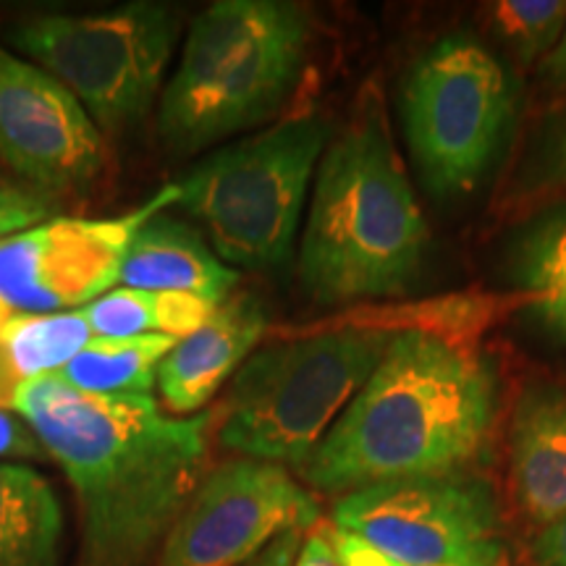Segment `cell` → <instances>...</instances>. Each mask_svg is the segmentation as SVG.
<instances>
[{
	"label": "cell",
	"instance_id": "cell-1",
	"mask_svg": "<svg viewBox=\"0 0 566 566\" xmlns=\"http://www.w3.org/2000/svg\"><path fill=\"white\" fill-rule=\"evenodd\" d=\"M11 409L74 488L84 566H145L208 475L212 415L168 417L150 394L95 396L42 375Z\"/></svg>",
	"mask_w": 566,
	"mask_h": 566
},
{
	"label": "cell",
	"instance_id": "cell-2",
	"mask_svg": "<svg viewBox=\"0 0 566 566\" xmlns=\"http://www.w3.org/2000/svg\"><path fill=\"white\" fill-rule=\"evenodd\" d=\"M495 412L499 380L485 357L428 331L396 334L300 472L338 499L388 480L470 472Z\"/></svg>",
	"mask_w": 566,
	"mask_h": 566
},
{
	"label": "cell",
	"instance_id": "cell-3",
	"mask_svg": "<svg viewBox=\"0 0 566 566\" xmlns=\"http://www.w3.org/2000/svg\"><path fill=\"white\" fill-rule=\"evenodd\" d=\"M428 250V223L396 155L384 97L365 87L317 166L300 250L302 289L315 304L407 294Z\"/></svg>",
	"mask_w": 566,
	"mask_h": 566
},
{
	"label": "cell",
	"instance_id": "cell-4",
	"mask_svg": "<svg viewBox=\"0 0 566 566\" xmlns=\"http://www.w3.org/2000/svg\"><path fill=\"white\" fill-rule=\"evenodd\" d=\"M310 13L289 0H218L189 27L158 111L163 145L192 155L273 118L307 59Z\"/></svg>",
	"mask_w": 566,
	"mask_h": 566
},
{
	"label": "cell",
	"instance_id": "cell-5",
	"mask_svg": "<svg viewBox=\"0 0 566 566\" xmlns=\"http://www.w3.org/2000/svg\"><path fill=\"white\" fill-rule=\"evenodd\" d=\"M394 338L338 328L258 349L233 375L218 441L242 459L302 470Z\"/></svg>",
	"mask_w": 566,
	"mask_h": 566
},
{
	"label": "cell",
	"instance_id": "cell-6",
	"mask_svg": "<svg viewBox=\"0 0 566 566\" xmlns=\"http://www.w3.org/2000/svg\"><path fill=\"white\" fill-rule=\"evenodd\" d=\"M331 142L323 113L302 111L221 147L184 176L176 205L200 221L223 263H289L307 192Z\"/></svg>",
	"mask_w": 566,
	"mask_h": 566
},
{
	"label": "cell",
	"instance_id": "cell-7",
	"mask_svg": "<svg viewBox=\"0 0 566 566\" xmlns=\"http://www.w3.org/2000/svg\"><path fill=\"white\" fill-rule=\"evenodd\" d=\"M179 32L174 6L137 0L95 13H38L11 24L6 40L59 80L97 129L122 134L150 113Z\"/></svg>",
	"mask_w": 566,
	"mask_h": 566
},
{
	"label": "cell",
	"instance_id": "cell-8",
	"mask_svg": "<svg viewBox=\"0 0 566 566\" xmlns=\"http://www.w3.org/2000/svg\"><path fill=\"white\" fill-rule=\"evenodd\" d=\"M512 76L483 42L457 32L430 45L401 84V124L417 171L438 200L475 192L514 122Z\"/></svg>",
	"mask_w": 566,
	"mask_h": 566
},
{
	"label": "cell",
	"instance_id": "cell-9",
	"mask_svg": "<svg viewBox=\"0 0 566 566\" xmlns=\"http://www.w3.org/2000/svg\"><path fill=\"white\" fill-rule=\"evenodd\" d=\"M334 522L401 566H506L499 499L472 472L359 488L336 501Z\"/></svg>",
	"mask_w": 566,
	"mask_h": 566
},
{
	"label": "cell",
	"instance_id": "cell-10",
	"mask_svg": "<svg viewBox=\"0 0 566 566\" xmlns=\"http://www.w3.org/2000/svg\"><path fill=\"white\" fill-rule=\"evenodd\" d=\"M176 197L179 187L168 184L129 216L53 218L0 239V304L17 315H53L101 300L118 281L134 233Z\"/></svg>",
	"mask_w": 566,
	"mask_h": 566
},
{
	"label": "cell",
	"instance_id": "cell-11",
	"mask_svg": "<svg viewBox=\"0 0 566 566\" xmlns=\"http://www.w3.org/2000/svg\"><path fill=\"white\" fill-rule=\"evenodd\" d=\"M317 514L286 467L231 459L202 478L155 566H242L289 530L313 527Z\"/></svg>",
	"mask_w": 566,
	"mask_h": 566
},
{
	"label": "cell",
	"instance_id": "cell-12",
	"mask_svg": "<svg viewBox=\"0 0 566 566\" xmlns=\"http://www.w3.org/2000/svg\"><path fill=\"white\" fill-rule=\"evenodd\" d=\"M0 166L59 200L105 166L103 132L48 71L0 48Z\"/></svg>",
	"mask_w": 566,
	"mask_h": 566
},
{
	"label": "cell",
	"instance_id": "cell-13",
	"mask_svg": "<svg viewBox=\"0 0 566 566\" xmlns=\"http://www.w3.org/2000/svg\"><path fill=\"white\" fill-rule=\"evenodd\" d=\"M268 315L254 294L229 296L200 328L184 336L160 363L158 388L176 415L208 405L263 342Z\"/></svg>",
	"mask_w": 566,
	"mask_h": 566
},
{
	"label": "cell",
	"instance_id": "cell-14",
	"mask_svg": "<svg viewBox=\"0 0 566 566\" xmlns=\"http://www.w3.org/2000/svg\"><path fill=\"white\" fill-rule=\"evenodd\" d=\"M512 491L530 525L546 530L566 514V388L533 384L509 424Z\"/></svg>",
	"mask_w": 566,
	"mask_h": 566
},
{
	"label": "cell",
	"instance_id": "cell-15",
	"mask_svg": "<svg viewBox=\"0 0 566 566\" xmlns=\"http://www.w3.org/2000/svg\"><path fill=\"white\" fill-rule=\"evenodd\" d=\"M118 281L142 292L192 294L223 304L239 283V273L205 244L192 223L158 212L134 233Z\"/></svg>",
	"mask_w": 566,
	"mask_h": 566
},
{
	"label": "cell",
	"instance_id": "cell-16",
	"mask_svg": "<svg viewBox=\"0 0 566 566\" xmlns=\"http://www.w3.org/2000/svg\"><path fill=\"white\" fill-rule=\"evenodd\" d=\"M63 509L32 467L0 464V566H59Z\"/></svg>",
	"mask_w": 566,
	"mask_h": 566
},
{
	"label": "cell",
	"instance_id": "cell-17",
	"mask_svg": "<svg viewBox=\"0 0 566 566\" xmlns=\"http://www.w3.org/2000/svg\"><path fill=\"white\" fill-rule=\"evenodd\" d=\"M509 263L514 281L525 289L530 313L566 344V208L525 226L514 239Z\"/></svg>",
	"mask_w": 566,
	"mask_h": 566
},
{
	"label": "cell",
	"instance_id": "cell-18",
	"mask_svg": "<svg viewBox=\"0 0 566 566\" xmlns=\"http://www.w3.org/2000/svg\"><path fill=\"white\" fill-rule=\"evenodd\" d=\"M218 304L179 292H142L116 289L90 302L80 313L95 338L171 336L181 342L216 313Z\"/></svg>",
	"mask_w": 566,
	"mask_h": 566
},
{
	"label": "cell",
	"instance_id": "cell-19",
	"mask_svg": "<svg viewBox=\"0 0 566 566\" xmlns=\"http://www.w3.org/2000/svg\"><path fill=\"white\" fill-rule=\"evenodd\" d=\"M174 346L171 336L95 338L55 375L84 394L147 396L158 384L160 363Z\"/></svg>",
	"mask_w": 566,
	"mask_h": 566
},
{
	"label": "cell",
	"instance_id": "cell-20",
	"mask_svg": "<svg viewBox=\"0 0 566 566\" xmlns=\"http://www.w3.org/2000/svg\"><path fill=\"white\" fill-rule=\"evenodd\" d=\"M95 342L80 310L53 315H9L0 325V367L13 386L55 375Z\"/></svg>",
	"mask_w": 566,
	"mask_h": 566
},
{
	"label": "cell",
	"instance_id": "cell-21",
	"mask_svg": "<svg viewBox=\"0 0 566 566\" xmlns=\"http://www.w3.org/2000/svg\"><path fill=\"white\" fill-rule=\"evenodd\" d=\"M493 30L522 63L548 55L566 30L564 0H501L491 11Z\"/></svg>",
	"mask_w": 566,
	"mask_h": 566
},
{
	"label": "cell",
	"instance_id": "cell-22",
	"mask_svg": "<svg viewBox=\"0 0 566 566\" xmlns=\"http://www.w3.org/2000/svg\"><path fill=\"white\" fill-rule=\"evenodd\" d=\"M55 200L53 197L27 187L24 181L13 179L0 168V239L13 237L34 226L53 221Z\"/></svg>",
	"mask_w": 566,
	"mask_h": 566
},
{
	"label": "cell",
	"instance_id": "cell-23",
	"mask_svg": "<svg viewBox=\"0 0 566 566\" xmlns=\"http://www.w3.org/2000/svg\"><path fill=\"white\" fill-rule=\"evenodd\" d=\"M535 181L541 189H566V113L551 126L537 155Z\"/></svg>",
	"mask_w": 566,
	"mask_h": 566
},
{
	"label": "cell",
	"instance_id": "cell-24",
	"mask_svg": "<svg viewBox=\"0 0 566 566\" xmlns=\"http://www.w3.org/2000/svg\"><path fill=\"white\" fill-rule=\"evenodd\" d=\"M48 457L38 436L17 412L0 407V459H42Z\"/></svg>",
	"mask_w": 566,
	"mask_h": 566
},
{
	"label": "cell",
	"instance_id": "cell-25",
	"mask_svg": "<svg viewBox=\"0 0 566 566\" xmlns=\"http://www.w3.org/2000/svg\"><path fill=\"white\" fill-rule=\"evenodd\" d=\"M331 541H334L338 566H401L378 551L365 537L346 533V530L331 527Z\"/></svg>",
	"mask_w": 566,
	"mask_h": 566
},
{
	"label": "cell",
	"instance_id": "cell-26",
	"mask_svg": "<svg viewBox=\"0 0 566 566\" xmlns=\"http://www.w3.org/2000/svg\"><path fill=\"white\" fill-rule=\"evenodd\" d=\"M533 566H566V514L541 530L533 543Z\"/></svg>",
	"mask_w": 566,
	"mask_h": 566
},
{
	"label": "cell",
	"instance_id": "cell-27",
	"mask_svg": "<svg viewBox=\"0 0 566 566\" xmlns=\"http://www.w3.org/2000/svg\"><path fill=\"white\" fill-rule=\"evenodd\" d=\"M302 548V530H289L275 537L271 546H265L258 556L242 566H294Z\"/></svg>",
	"mask_w": 566,
	"mask_h": 566
},
{
	"label": "cell",
	"instance_id": "cell-28",
	"mask_svg": "<svg viewBox=\"0 0 566 566\" xmlns=\"http://www.w3.org/2000/svg\"><path fill=\"white\" fill-rule=\"evenodd\" d=\"M294 566H338L334 541H331V527L315 530L307 541H302Z\"/></svg>",
	"mask_w": 566,
	"mask_h": 566
},
{
	"label": "cell",
	"instance_id": "cell-29",
	"mask_svg": "<svg viewBox=\"0 0 566 566\" xmlns=\"http://www.w3.org/2000/svg\"><path fill=\"white\" fill-rule=\"evenodd\" d=\"M541 76H543V82L551 84V87H558V90L566 87V30L554 51L543 59Z\"/></svg>",
	"mask_w": 566,
	"mask_h": 566
}]
</instances>
